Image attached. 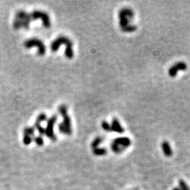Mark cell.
Masks as SVG:
<instances>
[{
    "label": "cell",
    "mask_w": 190,
    "mask_h": 190,
    "mask_svg": "<svg viewBox=\"0 0 190 190\" xmlns=\"http://www.w3.org/2000/svg\"><path fill=\"white\" fill-rule=\"evenodd\" d=\"M133 16L134 11L130 8H123L119 11V25L123 32H132L137 30V26L130 24Z\"/></svg>",
    "instance_id": "cell-1"
},
{
    "label": "cell",
    "mask_w": 190,
    "mask_h": 190,
    "mask_svg": "<svg viewBox=\"0 0 190 190\" xmlns=\"http://www.w3.org/2000/svg\"><path fill=\"white\" fill-rule=\"evenodd\" d=\"M62 44L66 45L65 55L66 57L68 59H73L74 56V52L73 49V42L68 37L66 36H59V37L55 39L52 42L50 45V48L53 52H57L58 49Z\"/></svg>",
    "instance_id": "cell-2"
},
{
    "label": "cell",
    "mask_w": 190,
    "mask_h": 190,
    "mask_svg": "<svg viewBox=\"0 0 190 190\" xmlns=\"http://www.w3.org/2000/svg\"><path fill=\"white\" fill-rule=\"evenodd\" d=\"M59 112L63 117V122L59 125V130L60 132L66 135H71L72 134L71 120L68 114V109L64 104L59 107Z\"/></svg>",
    "instance_id": "cell-3"
},
{
    "label": "cell",
    "mask_w": 190,
    "mask_h": 190,
    "mask_svg": "<svg viewBox=\"0 0 190 190\" xmlns=\"http://www.w3.org/2000/svg\"><path fill=\"white\" fill-rule=\"evenodd\" d=\"M131 145V140L128 137H119L112 141L111 149L114 153L120 154Z\"/></svg>",
    "instance_id": "cell-4"
},
{
    "label": "cell",
    "mask_w": 190,
    "mask_h": 190,
    "mask_svg": "<svg viewBox=\"0 0 190 190\" xmlns=\"http://www.w3.org/2000/svg\"><path fill=\"white\" fill-rule=\"evenodd\" d=\"M24 46L27 49H30L32 47H37L38 49V54L43 56L46 53V47L42 40L37 38H31L27 40L24 42Z\"/></svg>",
    "instance_id": "cell-5"
},
{
    "label": "cell",
    "mask_w": 190,
    "mask_h": 190,
    "mask_svg": "<svg viewBox=\"0 0 190 190\" xmlns=\"http://www.w3.org/2000/svg\"><path fill=\"white\" fill-rule=\"evenodd\" d=\"M29 16L31 21L40 19L42 22L43 25L45 28H49L52 25L50 18H49V15L46 12L42 11H37H37H34L33 12H32L31 13H29Z\"/></svg>",
    "instance_id": "cell-6"
},
{
    "label": "cell",
    "mask_w": 190,
    "mask_h": 190,
    "mask_svg": "<svg viewBox=\"0 0 190 190\" xmlns=\"http://www.w3.org/2000/svg\"><path fill=\"white\" fill-rule=\"evenodd\" d=\"M57 119L58 117L56 115H54L52 117L49 118L47 120V127L45 128V135L53 142L56 141V139H57L54 132V126L57 121Z\"/></svg>",
    "instance_id": "cell-7"
},
{
    "label": "cell",
    "mask_w": 190,
    "mask_h": 190,
    "mask_svg": "<svg viewBox=\"0 0 190 190\" xmlns=\"http://www.w3.org/2000/svg\"><path fill=\"white\" fill-rule=\"evenodd\" d=\"M187 68V65L184 61H179L172 66L168 70V75L170 77H174L177 75V72L179 71H186Z\"/></svg>",
    "instance_id": "cell-8"
},
{
    "label": "cell",
    "mask_w": 190,
    "mask_h": 190,
    "mask_svg": "<svg viewBox=\"0 0 190 190\" xmlns=\"http://www.w3.org/2000/svg\"><path fill=\"white\" fill-rule=\"evenodd\" d=\"M47 117L45 113H40L38 116V117L37 118V119H36L35 124H34V128H36L37 130L40 135L45 134V128L42 126L41 123L44 122V121L47 120Z\"/></svg>",
    "instance_id": "cell-9"
},
{
    "label": "cell",
    "mask_w": 190,
    "mask_h": 190,
    "mask_svg": "<svg viewBox=\"0 0 190 190\" xmlns=\"http://www.w3.org/2000/svg\"><path fill=\"white\" fill-rule=\"evenodd\" d=\"M111 128V131L116 132L120 133V134H122L125 132V129L122 128V125L120 123L119 120L116 118H114L112 120Z\"/></svg>",
    "instance_id": "cell-10"
},
{
    "label": "cell",
    "mask_w": 190,
    "mask_h": 190,
    "mask_svg": "<svg viewBox=\"0 0 190 190\" xmlns=\"http://www.w3.org/2000/svg\"><path fill=\"white\" fill-rule=\"evenodd\" d=\"M161 148H162L163 152H164V155L167 157H170L173 155V150L171 149V146L169 142L167 141L163 142L161 144Z\"/></svg>",
    "instance_id": "cell-11"
},
{
    "label": "cell",
    "mask_w": 190,
    "mask_h": 190,
    "mask_svg": "<svg viewBox=\"0 0 190 190\" xmlns=\"http://www.w3.org/2000/svg\"><path fill=\"white\" fill-rule=\"evenodd\" d=\"M107 151L104 148H96L93 149V154L96 156H104L107 154Z\"/></svg>",
    "instance_id": "cell-12"
},
{
    "label": "cell",
    "mask_w": 190,
    "mask_h": 190,
    "mask_svg": "<svg viewBox=\"0 0 190 190\" xmlns=\"http://www.w3.org/2000/svg\"><path fill=\"white\" fill-rule=\"evenodd\" d=\"M23 134L24 135H28L32 137L35 134V128H32V127H27L24 129L23 130Z\"/></svg>",
    "instance_id": "cell-13"
},
{
    "label": "cell",
    "mask_w": 190,
    "mask_h": 190,
    "mask_svg": "<svg viewBox=\"0 0 190 190\" xmlns=\"http://www.w3.org/2000/svg\"><path fill=\"white\" fill-rule=\"evenodd\" d=\"M103 142V138L101 137H96V138L94 140V141L92 142V144H91V146H92V147L94 149H96V148L98 147L99 145L100 144L101 142Z\"/></svg>",
    "instance_id": "cell-14"
},
{
    "label": "cell",
    "mask_w": 190,
    "mask_h": 190,
    "mask_svg": "<svg viewBox=\"0 0 190 190\" xmlns=\"http://www.w3.org/2000/svg\"><path fill=\"white\" fill-rule=\"evenodd\" d=\"M179 188L180 190H190L186 182L182 179L179 181Z\"/></svg>",
    "instance_id": "cell-15"
},
{
    "label": "cell",
    "mask_w": 190,
    "mask_h": 190,
    "mask_svg": "<svg viewBox=\"0 0 190 190\" xmlns=\"http://www.w3.org/2000/svg\"><path fill=\"white\" fill-rule=\"evenodd\" d=\"M101 127L103 129L107 132H111V125L107 122V121H103L101 122Z\"/></svg>",
    "instance_id": "cell-16"
},
{
    "label": "cell",
    "mask_w": 190,
    "mask_h": 190,
    "mask_svg": "<svg viewBox=\"0 0 190 190\" xmlns=\"http://www.w3.org/2000/svg\"><path fill=\"white\" fill-rule=\"evenodd\" d=\"M32 141V137H30V136H28V135H24L23 137V143L25 144L28 145L30 144Z\"/></svg>",
    "instance_id": "cell-17"
},
{
    "label": "cell",
    "mask_w": 190,
    "mask_h": 190,
    "mask_svg": "<svg viewBox=\"0 0 190 190\" xmlns=\"http://www.w3.org/2000/svg\"><path fill=\"white\" fill-rule=\"evenodd\" d=\"M34 141H35V143L37 144V145H39V146H41V145H42L43 143H44V140H43V138L41 136H38V137H35Z\"/></svg>",
    "instance_id": "cell-18"
},
{
    "label": "cell",
    "mask_w": 190,
    "mask_h": 190,
    "mask_svg": "<svg viewBox=\"0 0 190 190\" xmlns=\"http://www.w3.org/2000/svg\"><path fill=\"white\" fill-rule=\"evenodd\" d=\"M173 190H180V189H179V187H175Z\"/></svg>",
    "instance_id": "cell-19"
}]
</instances>
